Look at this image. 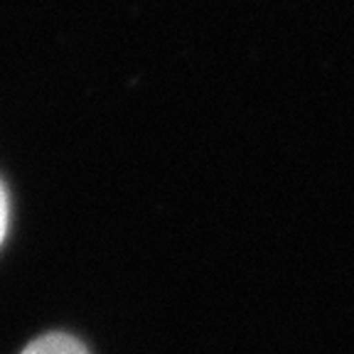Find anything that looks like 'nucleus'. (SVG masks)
Here are the masks:
<instances>
[{"mask_svg": "<svg viewBox=\"0 0 354 354\" xmlns=\"http://www.w3.org/2000/svg\"><path fill=\"white\" fill-rule=\"evenodd\" d=\"M6 229H8V194L3 183H0V241L6 236Z\"/></svg>", "mask_w": 354, "mask_h": 354, "instance_id": "2", "label": "nucleus"}, {"mask_svg": "<svg viewBox=\"0 0 354 354\" xmlns=\"http://www.w3.org/2000/svg\"><path fill=\"white\" fill-rule=\"evenodd\" d=\"M20 354H88V352L84 349V344L79 342V339L72 337V335L50 332V335H42V337H37L35 342H30Z\"/></svg>", "mask_w": 354, "mask_h": 354, "instance_id": "1", "label": "nucleus"}]
</instances>
